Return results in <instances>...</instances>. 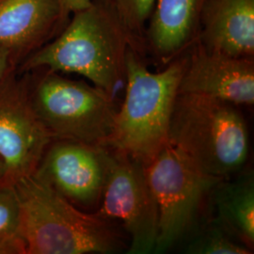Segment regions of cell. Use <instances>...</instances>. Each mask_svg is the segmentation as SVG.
Masks as SVG:
<instances>
[{
    "mask_svg": "<svg viewBox=\"0 0 254 254\" xmlns=\"http://www.w3.org/2000/svg\"><path fill=\"white\" fill-rule=\"evenodd\" d=\"M31 72L25 73L30 102L53 139L107 146L116 113L111 95L47 69Z\"/></svg>",
    "mask_w": 254,
    "mask_h": 254,
    "instance_id": "5b68a950",
    "label": "cell"
},
{
    "mask_svg": "<svg viewBox=\"0 0 254 254\" xmlns=\"http://www.w3.org/2000/svg\"><path fill=\"white\" fill-rule=\"evenodd\" d=\"M53 141L32 108L28 78L17 71L0 84V158L5 179L14 184L33 174Z\"/></svg>",
    "mask_w": 254,
    "mask_h": 254,
    "instance_id": "ba28073f",
    "label": "cell"
},
{
    "mask_svg": "<svg viewBox=\"0 0 254 254\" xmlns=\"http://www.w3.org/2000/svg\"><path fill=\"white\" fill-rule=\"evenodd\" d=\"M93 0H61L64 9L72 15L73 12L88 7Z\"/></svg>",
    "mask_w": 254,
    "mask_h": 254,
    "instance_id": "d6986e66",
    "label": "cell"
},
{
    "mask_svg": "<svg viewBox=\"0 0 254 254\" xmlns=\"http://www.w3.org/2000/svg\"><path fill=\"white\" fill-rule=\"evenodd\" d=\"M188 51L178 93L208 96L237 107L254 105V59L210 52L198 41Z\"/></svg>",
    "mask_w": 254,
    "mask_h": 254,
    "instance_id": "30bf717a",
    "label": "cell"
},
{
    "mask_svg": "<svg viewBox=\"0 0 254 254\" xmlns=\"http://www.w3.org/2000/svg\"><path fill=\"white\" fill-rule=\"evenodd\" d=\"M252 251L218 219L202 228L186 248V253L190 254H250Z\"/></svg>",
    "mask_w": 254,
    "mask_h": 254,
    "instance_id": "2e32d148",
    "label": "cell"
},
{
    "mask_svg": "<svg viewBox=\"0 0 254 254\" xmlns=\"http://www.w3.org/2000/svg\"><path fill=\"white\" fill-rule=\"evenodd\" d=\"M141 52L129 47L126 58V96L116 111L107 146L144 165L169 144L173 105L178 95L187 55L160 71H149Z\"/></svg>",
    "mask_w": 254,
    "mask_h": 254,
    "instance_id": "7a4b0ae2",
    "label": "cell"
},
{
    "mask_svg": "<svg viewBox=\"0 0 254 254\" xmlns=\"http://www.w3.org/2000/svg\"><path fill=\"white\" fill-rule=\"evenodd\" d=\"M206 0H156L144 34L145 48L163 64L184 54L198 40Z\"/></svg>",
    "mask_w": 254,
    "mask_h": 254,
    "instance_id": "4fadbf2b",
    "label": "cell"
},
{
    "mask_svg": "<svg viewBox=\"0 0 254 254\" xmlns=\"http://www.w3.org/2000/svg\"><path fill=\"white\" fill-rule=\"evenodd\" d=\"M131 35L144 46V34L156 0H102Z\"/></svg>",
    "mask_w": 254,
    "mask_h": 254,
    "instance_id": "e0dca14e",
    "label": "cell"
},
{
    "mask_svg": "<svg viewBox=\"0 0 254 254\" xmlns=\"http://www.w3.org/2000/svg\"><path fill=\"white\" fill-rule=\"evenodd\" d=\"M70 17L61 0H0V46L19 65L53 40Z\"/></svg>",
    "mask_w": 254,
    "mask_h": 254,
    "instance_id": "8fae6325",
    "label": "cell"
},
{
    "mask_svg": "<svg viewBox=\"0 0 254 254\" xmlns=\"http://www.w3.org/2000/svg\"><path fill=\"white\" fill-rule=\"evenodd\" d=\"M214 200L218 221L251 250L254 245V180L253 173L236 181L220 182Z\"/></svg>",
    "mask_w": 254,
    "mask_h": 254,
    "instance_id": "5bb4252c",
    "label": "cell"
},
{
    "mask_svg": "<svg viewBox=\"0 0 254 254\" xmlns=\"http://www.w3.org/2000/svg\"><path fill=\"white\" fill-rule=\"evenodd\" d=\"M5 174H6L5 165L3 163L2 159L0 158V179H1V178H5Z\"/></svg>",
    "mask_w": 254,
    "mask_h": 254,
    "instance_id": "ffe728a7",
    "label": "cell"
},
{
    "mask_svg": "<svg viewBox=\"0 0 254 254\" xmlns=\"http://www.w3.org/2000/svg\"><path fill=\"white\" fill-rule=\"evenodd\" d=\"M146 175L158 215L154 253L162 254L190 230L205 196L224 179L203 173L170 143L146 165Z\"/></svg>",
    "mask_w": 254,
    "mask_h": 254,
    "instance_id": "8992f818",
    "label": "cell"
},
{
    "mask_svg": "<svg viewBox=\"0 0 254 254\" xmlns=\"http://www.w3.org/2000/svg\"><path fill=\"white\" fill-rule=\"evenodd\" d=\"M18 63L8 48L0 46V84L17 71Z\"/></svg>",
    "mask_w": 254,
    "mask_h": 254,
    "instance_id": "ac0fdd59",
    "label": "cell"
},
{
    "mask_svg": "<svg viewBox=\"0 0 254 254\" xmlns=\"http://www.w3.org/2000/svg\"><path fill=\"white\" fill-rule=\"evenodd\" d=\"M25 254H107L121 249L110 222L66 200L34 174L14 184Z\"/></svg>",
    "mask_w": 254,
    "mask_h": 254,
    "instance_id": "3957f363",
    "label": "cell"
},
{
    "mask_svg": "<svg viewBox=\"0 0 254 254\" xmlns=\"http://www.w3.org/2000/svg\"><path fill=\"white\" fill-rule=\"evenodd\" d=\"M0 254H25L18 195L5 178L0 179Z\"/></svg>",
    "mask_w": 254,
    "mask_h": 254,
    "instance_id": "9a60e30c",
    "label": "cell"
},
{
    "mask_svg": "<svg viewBox=\"0 0 254 254\" xmlns=\"http://www.w3.org/2000/svg\"><path fill=\"white\" fill-rule=\"evenodd\" d=\"M129 47L145 51L102 0H93L88 7L73 12L53 40L19 64L17 73L47 69L77 73L112 96L126 81Z\"/></svg>",
    "mask_w": 254,
    "mask_h": 254,
    "instance_id": "6da1fadb",
    "label": "cell"
},
{
    "mask_svg": "<svg viewBox=\"0 0 254 254\" xmlns=\"http://www.w3.org/2000/svg\"><path fill=\"white\" fill-rule=\"evenodd\" d=\"M169 143L200 171L224 179L239 172L249 155V134L237 106L208 96L178 93Z\"/></svg>",
    "mask_w": 254,
    "mask_h": 254,
    "instance_id": "277c9868",
    "label": "cell"
},
{
    "mask_svg": "<svg viewBox=\"0 0 254 254\" xmlns=\"http://www.w3.org/2000/svg\"><path fill=\"white\" fill-rule=\"evenodd\" d=\"M197 41L210 52L254 59V0H206Z\"/></svg>",
    "mask_w": 254,
    "mask_h": 254,
    "instance_id": "7c38bea8",
    "label": "cell"
},
{
    "mask_svg": "<svg viewBox=\"0 0 254 254\" xmlns=\"http://www.w3.org/2000/svg\"><path fill=\"white\" fill-rule=\"evenodd\" d=\"M109 148L108 176L95 214L123 225L130 238L128 254L154 253L158 215L146 166L128 154Z\"/></svg>",
    "mask_w": 254,
    "mask_h": 254,
    "instance_id": "52a82bcc",
    "label": "cell"
},
{
    "mask_svg": "<svg viewBox=\"0 0 254 254\" xmlns=\"http://www.w3.org/2000/svg\"><path fill=\"white\" fill-rule=\"evenodd\" d=\"M109 164L108 146L56 139L46 148L33 174L76 207L98 208Z\"/></svg>",
    "mask_w": 254,
    "mask_h": 254,
    "instance_id": "9c48e42d",
    "label": "cell"
}]
</instances>
